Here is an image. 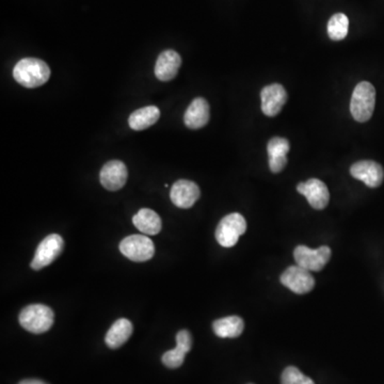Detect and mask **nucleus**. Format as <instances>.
I'll list each match as a JSON object with an SVG mask.
<instances>
[{
    "instance_id": "obj_22",
    "label": "nucleus",
    "mask_w": 384,
    "mask_h": 384,
    "mask_svg": "<svg viewBox=\"0 0 384 384\" xmlns=\"http://www.w3.org/2000/svg\"><path fill=\"white\" fill-rule=\"evenodd\" d=\"M187 353V351L177 346L175 349L163 353V359L161 360H163V363L165 364V367H169V369H179V367L183 365Z\"/></svg>"
},
{
    "instance_id": "obj_10",
    "label": "nucleus",
    "mask_w": 384,
    "mask_h": 384,
    "mask_svg": "<svg viewBox=\"0 0 384 384\" xmlns=\"http://www.w3.org/2000/svg\"><path fill=\"white\" fill-rule=\"evenodd\" d=\"M297 191L304 195L307 202L315 209L320 210L327 207L330 200L328 187L323 182L317 179H311L305 183L299 184Z\"/></svg>"
},
{
    "instance_id": "obj_15",
    "label": "nucleus",
    "mask_w": 384,
    "mask_h": 384,
    "mask_svg": "<svg viewBox=\"0 0 384 384\" xmlns=\"http://www.w3.org/2000/svg\"><path fill=\"white\" fill-rule=\"evenodd\" d=\"M209 105L203 98H197L192 101L191 104L184 115V122L190 129H200L205 126L209 121Z\"/></svg>"
},
{
    "instance_id": "obj_16",
    "label": "nucleus",
    "mask_w": 384,
    "mask_h": 384,
    "mask_svg": "<svg viewBox=\"0 0 384 384\" xmlns=\"http://www.w3.org/2000/svg\"><path fill=\"white\" fill-rule=\"evenodd\" d=\"M288 140L281 137H274L269 141L267 152L269 156V168L274 173H280L287 165V153L290 152Z\"/></svg>"
},
{
    "instance_id": "obj_17",
    "label": "nucleus",
    "mask_w": 384,
    "mask_h": 384,
    "mask_svg": "<svg viewBox=\"0 0 384 384\" xmlns=\"http://www.w3.org/2000/svg\"><path fill=\"white\" fill-rule=\"evenodd\" d=\"M133 323L126 318L115 321L107 332L105 343L109 348H120L133 334Z\"/></svg>"
},
{
    "instance_id": "obj_4",
    "label": "nucleus",
    "mask_w": 384,
    "mask_h": 384,
    "mask_svg": "<svg viewBox=\"0 0 384 384\" xmlns=\"http://www.w3.org/2000/svg\"><path fill=\"white\" fill-rule=\"evenodd\" d=\"M246 230V221L244 216L238 213L226 216L218 224L216 230V239L220 246L232 248L235 246L240 236Z\"/></svg>"
},
{
    "instance_id": "obj_23",
    "label": "nucleus",
    "mask_w": 384,
    "mask_h": 384,
    "mask_svg": "<svg viewBox=\"0 0 384 384\" xmlns=\"http://www.w3.org/2000/svg\"><path fill=\"white\" fill-rule=\"evenodd\" d=\"M282 384H315L311 378L303 375L297 367H290L284 369L281 378Z\"/></svg>"
},
{
    "instance_id": "obj_25",
    "label": "nucleus",
    "mask_w": 384,
    "mask_h": 384,
    "mask_svg": "<svg viewBox=\"0 0 384 384\" xmlns=\"http://www.w3.org/2000/svg\"><path fill=\"white\" fill-rule=\"evenodd\" d=\"M18 384H47L46 382L42 381L38 379H25L23 381L20 382Z\"/></svg>"
},
{
    "instance_id": "obj_8",
    "label": "nucleus",
    "mask_w": 384,
    "mask_h": 384,
    "mask_svg": "<svg viewBox=\"0 0 384 384\" xmlns=\"http://www.w3.org/2000/svg\"><path fill=\"white\" fill-rule=\"evenodd\" d=\"M281 283L296 294L310 293L315 286V279L307 269L296 265L290 266L283 272Z\"/></svg>"
},
{
    "instance_id": "obj_5",
    "label": "nucleus",
    "mask_w": 384,
    "mask_h": 384,
    "mask_svg": "<svg viewBox=\"0 0 384 384\" xmlns=\"http://www.w3.org/2000/svg\"><path fill=\"white\" fill-rule=\"evenodd\" d=\"M294 258L297 265L309 272H321L331 258V249L327 246L312 250L307 246L295 249Z\"/></svg>"
},
{
    "instance_id": "obj_24",
    "label": "nucleus",
    "mask_w": 384,
    "mask_h": 384,
    "mask_svg": "<svg viewBox=\"0 0 384 384\" xmlns=\"http://www.w3.org/2000/svg\"><path fill=\"white\" fill-rule=\"evenodd\" d=\"M177 346L189 353L192 347V337L189 331L182 330L177 335Z\"/></svg>"
},
{
    "instance_id": "obj_6",
    "label": "nucleus",
    "mask_w": 384,
    "mask_h": 384,
    "mask_svg": "<svg viewBox=\"0 0 384 384\" xmlns=\"http://www.w3.org/2000/svg\"><path fill=\"white\" fill-rule=\"evenodd\" d=\"M120 251L133 262H147L153 258L155 246L147 236L131 235L121 242Z\"/></svg>"
},
{
    "instance_id": "obj_7",
    "label": "nucleus",
    "mask_w": 384,
    "mask_h": 384,
    "mask_svg": "<svg viewBox=\"0 0 384 384\" xmlns=\"http://www.w3.org/2000/svg\"><path fill=\"white\" fill-rule=\"evenodd\" d=\"M64 242L58 234H50L42 240L36 248V254L31 262V268L34 270L47 267L62 253Z\"/></svg>"
},
{
    "instance_id": "obj_11",
    "label": "nucleus",
    "mask_w": 384,
    "mask_h": 384,
    "mask_svg": "<svg viewBox=\"0 0 384 384\" xmlns=\"http://www.w3.org/2000/svg\"><path fill=\"white\" fill-rule=\"evenodd\" d=\"M201 195L199 186L188 179H179L172 186L170 198L172 203L179 208H190Z\"/></svg>"
},
{
    "instance_id": "obj_2",
    "label": "nucleus",
    "mask_w": 384,
    "mask_h": 384,
    "mask_svg": "<svg viewBox=\"0 0 384 384\" xmlns=\"http://www.w3.org/2000/svg\"><path fill=\"white\" fill-rule=\"evenodd\" d=\"M54 314L47 305L31 304L24 307L18 320L25 330L34 334L47 332L54 325Z\"/></svg>"
},
{
    "instance_id": "obj_13",
    "label": "nucleus",
    "mask_w": 384,
    "mask_h": 384,
    "mask_svg": "<svg viewBox=\"0 0 384 384\" xmlns=\"http://www.w3.org/2000/svg\"><path fill=\"white\" fill-rule=\"evenodd\" d=\"M262 110L267 117H276L281 112L287 102V93L280 84L265 87L260 92Z\"/></svg>"
},
{
    "instance_id": "obj_14",
    "label": "nucleus",
    "mask_w": 384,
    "mask_h": 384,
    "mask_svg": "<svg viewBox=\"0 0 384 384\" xmlns=\"http://www.w3.org/2000/svg\"><path fill=\"white\" fill-rule=\"evenodd\" d=\"M182 66V58L175 50H165L155 64V76L161 82H170L177 76Z\"/></svg>"
},
{
    "instance_id": "obj_21",
    "label": "nucleus",
    "mask_w": 384,
    "mask_h": 384,
    "mask_svg": "<svg viewBox=\"0 0 384 384\" xmlns=\"http://www.w3.org/2000/svg\"><path fill=\"white\" fill-rule=\"evenodd\" d=\"M349 20L345 14H334L328 23V34L333 41H341L348 34Z\"/></svg>"
},
{
    "instance_id": "obj_19",
    "label": "nucleus",
    "mask_w": 384,
    "mask_h": 384,
    "mask_svg": "<svg viewBox=\"0 0 384 384\" xmlns=\"http://www.w3.org/2000/svg\"><path fill=\"white\" fill-rule=\"evenodd\" d=\"M159 117L161 111L156 106L143 107L129 115L128 124L133 131H143L155 124Z\"/></svg>"
},
{
    "instance_id": "obj_3",
    "label": "nucleus",
    "mask_w": 384,
    "mask_h": 384,
    "mask_svg": "<svg viewBox=\"0 0 384 384\" xmlns=\"http://www.w3.org/2000/svg\"><path fill=\"white\" fill-rule=\"evenodd\" d=\"M376 106L375 87L371 82H362L353 90L350 112L357 122H367L373 117Z\"/></svg>"
},
{
    "instance_id": "obj_1",
    "label": "nucleus",
    "mask_w": 384,
    "mask_h": 384,
    "mask_svg": "<svg viewBox=\"0 0 384 384\" xmlns=\"http://www.w3.org/2000/svg\"><path fill=\"white\" fill-rule=\"evenodd\" d=\"M13 77L18 84L26 88H38L50 80V68L43 60L25 58L16 64Z\"/></svg>"
},
{
    "instance_id": "obj_20",
    "label": "nucleus",
    "mask_w": 384,
    "mask_h": 384,
    "mask_svg": "<svg viewBox=\"0 0 384 384\" xmlns=\"http://www.w3.org/2000/svg\"><path fill=\"white\" fill-rule=\"evenodd\" d=\"M244 323L240 317L228 316L214 321L213 330L221 339H235L244 332Z\"/></svg>"
},
{
    "instance_id": "obj_18",
    "label": "nucleus",
    "mask_w": 384,
    "mask_h": 384,
    "mask_svg": "<svg viewBox=\"0 0 384 384\" xmlns=\"http://www.w3.org/2000/svg\"><path fill=\"white\" fill-rule=\"evenodd\" d=\"M133 223L147 235H157L161 230V217L149 208L139 210L133 217Z\"/></svg>"
},
{
    "instance_id": "obj_9",
    "label": "nucleus",
    "mask_w": 384,
    "mask_h": 384,
    "mask_svg": "<svg viewBox=\"0 0 384 384\" xmlns=\"http://www.w3.org/2000/svg\"><path fill=\"white\" fill-rule=\"evenodd\" d=\"M128 177L126 165L120 161H111L105 163L101 170V184L109 191H117L124 187Z\"/></svg>"
},
{
    "instance_id": "obj_12",
    "label": "nucleus",
    "mask_w": 384,
    "mask_h": 384,
    "mask_svg": "<svg viewBox=\"0 0 384 384\" xmlns=\"http://www.w3.org/2000/svg\"><path fill=\"white\" fill-rule=\"evenodd\" d=\"M350 173L355 179L363 182L365 185L371 188L379 187L383 183V168L376 161H357L351 165Z\"/></svg>"
}]
</instances>
